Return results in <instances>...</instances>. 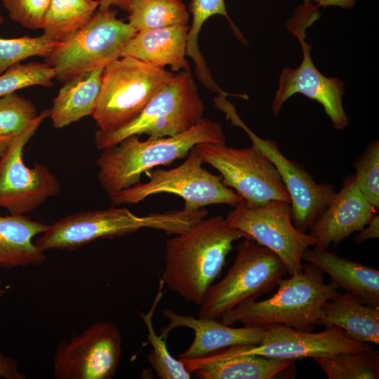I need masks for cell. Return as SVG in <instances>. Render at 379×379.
Returning a JSON list of instances; mask_svg holds the SVG:
<instances>
[{
    "mask_svg": "<svg viewBox=\"0 0 379 379\" xmlns=\"http://www.w3.org/2000/svg\"><path fill=\"white\" fill-rule=\"evenodd\" d=\"M378 211V210H377ZM376 208L366 199L354 177L347 178L340 190L310 227L314 247L328 249L352 233L360 231L371 220Z\"/></svg>",
    "mask_w": 379,
    "mask_h": 379,
    "instance_id": "obj_17",
    "label": "cell"
},
{
    "mask_svg": "<svg viewBox=\"0 0 379 379\" xmlns=\"http://www.w3.org/2000/svg\"><path fill=\"white\" fill-rule=\"evenodd\" d=\"M174 76L132 57H120L103 69L93 114L98 130L112 131L134 119Z\"/></svg>",
    "mask_w": 379,
    "mask_h": 379,
    "instance_id": "obj_6",
    "label": "cell"
},
{
    "mask_svg": "<svg viewBox=\"0 0 379 379\" xmlns=\"http://www.w3.org/2000/svg\"><path fill=\"white\" fill-rule=\"evenodd\" d=\"M195 147L203 163L216 169L223 183L240 195L248 207L275 199L291 202L275 166L255 145L238 149L225 143L206 142Z\"/></svg>",
    "mask_w": 379,
    "mask_h": 379,
    "instance_id": "obj_11",
    "label": "cell"
},
{
    "mask_svg": "<svg viewBox=\"0 0 379 379\" xmlns=\"http://www.w3.org/2000/svg\"><path fill=\"white\" fill-rule=\"evenodd\" d=\"M60 42L44 34L18 38L0 37V75L12 66L34 56L48 57Z\"/></svg>",
    "mask_w": 379,
    "mask_h": 379,
    "instance_id": "obj_31",
    "label": "cell"
},
{
    "mask_svg": "<svg viewBox=\"0 0 379 379\" xmlns=\"http://www.w3.org/2000/svg\"><path fill=\"white\" fill-rule=\"evenodd\" d=\"M12 142L0 138V157L4 154Z\"/></svg>",
    "mask_w": 379,
    "mask_h": 379,
    "instance_id": "obj_39",
    "label": "cell"
},
{
    "mask_svg": "<svg viewBox=\"0 0 379 379\" xmlns=\"http://www.w3.org/2000/svg\"><path fill=\"white\" fill-rule=\"evenodd\" d=\"M10 19L23 27L43 28L51 0H1Z\"/></svg>",
    "mask_w": 379,
    "mask_h": 379,
    "instance_id": "obj_34",
    "label": "cell"
},
{
    "mask_svg": "<svg viewBox=\"0 0 379 379\" xmlns=\"http://www.w3.org/2000/svg\"><path fill=\"white\" fill-rule=\"evenodd\" d=\"M121 354V334L110 321H97L58 345L53 372L58 379H111Z\"/></svg>",
    "mask_w": 379,
    "mask_h": 379,
    "instance_id": "obj_15",
    "label": "cell"
},
{
    "mask_svg": "<svg viewBox=\"0 0 379 379\" xmlns=\"http://www.w3.org/2000/svg\"><path fill=\"white\" fill-rule=\"evenodd\" d=\"M319 325L337 326L358 342L379 344V307L366 305L348 292H338L325 303Z\"/></svg>",
    "mask_w": 379,
    "mask_h": 379,
    "instance_id": "obj_22",
    "label": "cell"
},
{
    "mask_svg": "<svg viewBox=\"0 0 379 379\" xmlns=\"http://www.w3.org/2000/svg\"><path fill=\"white\" fill-rule=\"evenodd\" d=\"M319 6L312 2L303 3L286 22L288 30L300 41L302 59L297 68L282 70L272 109L277 116L289 98L295 93H301L320 103L333 126L340 130L349 124L343 103L344 84L335 77L323 75L318 70L311 57L312 47L305 41L306 29L320 17Z\"/></svg>",
    "mask_w": 379,
    "mask_h": 379,
    "instance_id": "obj_9",
    "label": "cell"
},
{
    "mask_svg": "<svg viewBox=\"0 0 379 379\" xmlns=\"http://www.w3.org/2000/svg\"><path fill=\"white\" fill-rule=\"evenodd\" d=\"M226 220L230 226L244 232L247 238L276 253L290 276L302 271L304 251L316 244L313 237L294 225L290 203L284 201L275 199L249 208L242 200L227 213Z\"/></svg>",
    "mask_w": 379,
    "mask_h": 379,
    "instance_id": "obj_12",
    "label": "cell"
},
{
    "mask_svg": "<svg viewBox=\"0 0 379 379\" xmlns=\"http://www.w3.org/2000/svg\"><path fill=\"white\" fill-rule=\"evenodd\" d=\"M189 11L192 14V22L187 35L186 55L193 60L198 79L205 87H208L213 84L214 80L198 45V36L204 23L213 15H221L230 22L232 28L239 39H241L242 36L230 20L225 0H190Z\"/></svg>",
    "mask_w": 379,
    "mask_h": 379,
    "instance_id": "obj_27",
    "label": "cell"
},
{
    "mask_svg": "<svg viewBox=\"0 0 379 379\" xmlns=\"http://www.w3.org/2000/svg\"><path fill=\"white\" fill-rule=\"evenodd\" d=\"M4 22V18L0 14V23H2Z\"/></svg>",
    "mask_w": 379,
    "mask_h": 379,
    "instance_id": "obj_41",
    "label": "cell"
},
{
    "mask_svg": "<svg viewBox=\"0 0 379 379\" xmlns=\"http://www.w3.org/2000/svg\"><path fill=\"white\" fill-rule=\"evenodd\" d=\"M243 239L231 268L206 291L199 305V317L220 319L244 301L273 290L288 274L276 253L251 239Z\"/></svg>",
    "mask_w": 379,
    "mask_h": 379,
    "instance_id": "obj_7",
    "label": "cell"
},
{
    "mask_svg": "<svg viewBox=\"0 0 379 379\" xmlns=\"http://www.w3.org/2000/svg\"><path fill=\"white\" fill-rule=\"evenodd\" d=\"M128 24L136 31L187 25L188 11L181 0H133Z\"/></svg>",
    "mask_w": 379,
    "mask_h": 379,
    "instance_id": "obj_26",
    "label": "cell"
},
{
    "mask_svg": "<svg viewBox=\"0 0 379 379\" xmlns=\"http://www.w3.org/2000/svg\"><path fill=\"white\" fill-rule=\"evenodd\" d=\"M318 3L319 6H327L328 5H336L344 8L352 7L354 4V0H314Z\"/></svg>",
    "mask_w": 379,
    "mask_h": 379,
    "instance_id": "obj_38",
    "label": "cell"
},
{
    "mask_svg": "<svg viewBox=\"0 0 379 379\" xmlns=\"http://www.w3.org/2000/svg\"><path fill=\"white\" fill-rule=\"evenodd\" d=\"M204 110L191 70H182L174 74L134 119L112 131L97 130L95 144L102 150L134 135L146 134L152 139L177 135L195 126Z\"/></svg>",
    "mask_w": 379,
    "mask_h": 379,
    "instance_id": "obj_5",
    "label": "cell"
},
{
    "mask_svg": "<svg viewBox=\"0 0 379 379\" xmlns=\"http://www.w3.org/2000/svg\"><path fill=\"white\" fill-rule=\"evenodd\" d=\"M162 313L169 323L161 329V338L166 339L173 329L178 327H186L194 331V340L190 347L178 356L180 359L203 358L235 345H258L262 342L267 328L248 326L235 328L218 319L195 318L177 314L169 308H164Z\"/></svg>",
    "mask_w": 379,
    "mask_h": 379,
    "instance_id": "obj_18",
    "label": "cell"
},
{
    "mask_svg": "<svg viewBox=\"0 0 379 379\" xmlns=\"http://www.w3.org/2000/svg\"><path fill=\"white\" fill-rule=\"evenodd\" d=\"M203 164L194 146L180 165L168 170L151 171L147 182L121 191L111 202L114 206L138 204L154 194L171 193L180 197L185 201L183 208L188 211L211 204L239 205L243 198L225 185L220 175L204 168Z\"/></svg>",
    "mask_w": 379,
    "mask_h": 379,
    "instance_id": "obj_10",
    "label": "cell"
},
{
    "mask_svg": "<svg viewBox=\"0 0 379 379\" xmlns=\"http://www.w3.org/2000/svg\"><path fill=\"white\" fill-rule=\"evenodd\" d=\"M204 208L171 210L138 215L125 207L84 211L66 215L51 225L34 241L43 251H73L99 239L114 238L143 228L179 234L208 215Z\"/></svg>",
    "mask_w": 379,
    "mask_h": 379,
    "instance_id": "obj_3",
    "label": "cell"
},
{
    "mask_svg": "<svg viewBox=\"0 0 379 379\" xmlns=\"http://www.w3.org/2000/svg\"><path fill=\"white\" fill-rule=\"evenodd\" d=\"M247 238L221 215L204 218L166 242L161 279L173 292L199 306L220 277L233 243Z\"/></svg>",
    "mask_w": 379,
    "mask_h": 379,
    "instance_id": "obj_1",
    "label": "cell"
},
{
    "mask_svg": "<svg viewBox=\"0 0 379 379\" xmlns=\"http://www.w3.org/2000/svg\"><path fill=\"white\" fill-rule=\"evenodd\" d=\"M1 282L0 281V301H1V298L2 295H4V293L5 292V290L1 288Z\"/></svg>",
    "mask_w": 379,
    "mask_h": 379,
    "instance_id": "obj_40",
    "label": "cell"
},
{
    "mask_svg": "<svg viewBox=\"0 0 379 379\" xmlns=\"http://www.w3.org/2000/svg\"><path fill=\"white\" fill-rule=\"evenodd\" d=\"M100 10L109 9L116 7L124 11L128 12L133 0H98Z\"/></svg>",
    "mask_w": 379,
    "mask_h": 379,
    "instance_id": "obj_37",
    "label": "cell"
},
{
    "mask_svg": "<svg viewBox=\"0 0 379 379\" xmlns=\"http://www.w3.org/2000/svg\"><path fill=\"white\" fill-rule=\"evenodd\" d=\"M38 115L34 103L15 92L0 96V138L12 142Z\"/></svg>",
    "mask_w": 379,
    "mask_h": 379,
    "instance_id": "obj_30",
    "label": "cell"
},
{
    "mask_svg": "<svg viewBox=\"0 0 379 379\" xmlns=\"http://www.w3.org/2000/svg\"><path fill=\"white\" fill-rule=\"evenodd\" d=\"M235 353L260 355L295 361L305 358L331 357L346 352H356L373 348L370 343L356 341L337 326L312 333L284 325L267 326L258 345L229 347Z\"/></svg>",
    "mask_w": 379,
    "mask_h": 379,
    "instance_id": "obj_16",
    "label": "cell"
},
{
    "mask_svg": "<svg viewBox=\"0 0 379 379\" xmlns=\"http://www.w3.org/2000/svg\"><path fill=\"white\" fill-rule=\"evenodd\" d=\"M103 69L81 74L64 83L50 109L53 128H62L93 116L100 95Z\"/></svg>",
    "mask_w": 379,
    "mask_h": 379,
    "instance_id": "obj_24",
    "label": "cell"
},
{
    "mask_svg": "<svg viewBox=\"0 0 379 379\" xmlns=\"http://www.w3.org/2000/svg\"><path fill=\"white\" fill-rule=\"evenodd\" d=\"M378 237L379 216L375 213L370 222L355 237L354 241L357 245H360L368 239L378 238Z\"/></svg>",
    "mask_w": 379,
    "mask_h": 379,
    "instance_id": "obj_36",
    "label": "cell"
},
{
    "mask_svg": "<svg viewBox=\"0 0 379 379\" xmlns=\"http://www.w3.org/2000/svg\"><path fill=\"white\" fill-rule=\"evenodd\" d=\"M137 32L117 18L112 8L98 9L90 20L53 50L46 62L55 79L65 83L81 74L105 68L121 57L126 43Z\"/></svg>",
    "mask_w": 379,
    "mask_h": 379,
    "instance_id": "obj_8",
    "label": "cell"
},
{
    "mask_svg": "<svg viewBox=\"0 0 379 379\" xmlns=\"http://www.w3.org/2000/svg\"><path fill=\"white\" fill-rule=\"evenodd\" d=\"M355 182L366 199L379 208V142H372L354 161Z\"/></svg>",
    "mask_w": 379,
    "mask_h": 379,
    "instance_id": "obj_33",
    "label": "cell"
},
{
    "mask_svg": "<svg viewBox=\"0 0 379 379\" xmlns=\"http://www.w3.org/2000/svg\"><path fill=\"white\" fill-rule=\"evenodd\" d=\"M49 115L50 109L41 112L0 157V208L11 215L30 213L60 192V184L48 166L35 163L29 167L23 161L27 143Z\"/></svg>",
    "mask_w": 379,
    "mask_h": 379,
    "instance_id": "obj_13",
    "label": "cell"
},
{
    "mask_svg": "<svg viewBox=\"0 0 379 379\" xmlns=\"http://www.w3.org/2000/svg\"><path fill=\"white\" fill-rule=\"evenodd\" d=\"M98 8V0H51L43 34L61 42L84 26Z\"/></svg>",
    "mask_w": 379,
    "mask_h": 379,
    "instance_id": "obj_25",
    "label": "cell"
},
{
    "mask_svg": "<svg viewBox=\"0 0 379 379\" xmlns=\"http://www.w3.org/2000/svg\"><path fill=\"white\" fill-rule=\"evenodd\" d=\"M221 125L203 117L190 130L177 135L142 141L131 135L103 149L95 161L98 180L110 199L140 182L150 169L186 157L199 143H225Z\"/></svg>",
    "mask_w": 379,
    "mask_h": 379,
    "instance_id": "obj_2",
    "label": "cell"
},
{
    "mask_svg": "<svg viewBox=\"0 0 379 379\" xmlns=\"http://www.w3.org/2000/svg\"><path fill=\"white\" fill-rule=\"evenodd\" d=\"M0 378L4 379H25L26 377L18 370L17 361L0 352Z\"/></svg>",
    "mask_w": 379,
    "mask_h": 379,
    "instance_id": "obj_35",
    "label": "cell"
},
{
    "mask_svg": "<svg viewBox=\"0 0 379 379\" xmlns=\"http://www.w3.org/2000/svg\"><path fill=\"white\" fill-rule=\"evenodd\" d=\"M188 25H173L137 32L123 48L121 57H132L172 72L191 70L185 58Z\"/></svg>",
    "mask_w": 379,
    "mask_h": 379,
    "instance_id": "obj_20",
    "label": "cell"
},
{
    "mask_svg": "<svg viewBox=\"0 0 379 379\" xmlns=\"http://www.w3.org/2000/svg\"><path fill=\"white\" fill-rule=\"evenodd\" d=\"M164 284L161 279L159 291L149 311L145 314L140 313V316L145 324L147 331V340L152 347V350L147 355V359L157 373L162 379H189L191 373L185 366L180 359H176L169 353L164 338L157 335L154 331L152 317L158 302L162 297V288Z\"/></svg>",
    "mask_w": 379,
    "mask_h": 379,
    "instance_id": "obj_29",
    "label": "cell"
},
{
    "mask_svg": "<svg viewBox=\"0 0 379 379\" xmlns=\"http://www.w3.org/2000/svg\"><path fill=\"white\" fill-rule=\"evenodd\" d=\"M304 3H311L312 0H303Z\"/></svg>",
    "mask_w": 379,
    "mask_h": 379,
    "instance_id": "obj_42",
    "label": "cell"
},
{
    "mask_svg": "<svg viewBox=\"0 0 379 379\" xmlns=\"http://www.w3.org/2000/svg\"><path fill=\"white\" fill-rule=\"evenodd\" d=\"M302 259L328 274L338 288L350 293L366 305L379 307L378 269L316 247L305 249Z\"/></svg>",
    "mask_w": 379,
    "mask_h": 379,
    "instance_id": "obj_21",
    "label": "cell"
},
{
    "mask_svg": "<svg viewBox=\"0 0 379 379\" xmlns=\"http://www.w3.org/2000/svg\"><path fill=\"white\" fill-rule=\"evenodd\" d=\"M214 102L215 106L226 114L232 124L242 128L252 144L274 164L290 197L293 222L298 230L305 232L334 197L336 192L333 185L317 183L298 162L287 159L275 141L262 139L254 133L240 119L234 106L225 96L219 95Z\"/></svg>",
    "mask_w": 379,
    "mask_h": 379,
    "instance_id": "obj_14",
    "label": "cell"
},
{
    "mask_svg": "<svg viewBox=\"0 0 379 379\" xmlns=\"http://www.w3.org/2000/svg\"><path fill=\"white\" fill-rule=\"evenodd\" d=\"M314 360L328 379L379 378V352L373 347Z\"/></svg>",
    "mask_w": 379,
    "mask_h": 379,
    "instance_id": "obj_28",
    "label": "cell"
},
{
    "mask_svg": "<svg viewBox=\"0 0 379 379\" xmlns=\"http://www.w3.org/2000/svg\"><path fill=\"white\" fill-rule=\"evenodd\" d=\"M56 72L46 62L18 63L0 75V96L34 86L51 87Z\"/></svg>",
    "mask_w": 379,
    "mask_h": 379,
    "instance_id": "obj_32",
    "label": "cell"
},
{
    "mask_svg": "<svg viewBox=\"0 0 379 379\" xmlns=\"http://www.w3.org/2000/svg\"><path fill=\"white\" fill-rule=\"evenodd\" d=\"M48 226L25 215H0V267L43 264L46 255L33 239L44 232Z\"/></svg>",
    "mask_w": 379,
    "mask_h": 379,
    "instance_id": "obj_23",
    "label": "cell"
},
{
    "mask_svg": "<svg viewBox=\"0 0 379 379\" xmlns=\"http://www.w3.org/2000/svg\"><path fill=\"white\" fill-rule=\"evenodd\" d=\"M180 360L190 373H194L200 379H272L294 362L293 360L235 353L229 347L203 358Z\"/></svg>",
    "mask_w": 379,
    "mask_h": 379,
    "instance_id": "obj_19",
    "label": "cell"
},
{
    "mask_svg": "<svg viewBox=\"0 0 379 379\" xmlns=\"http://www.w3.org/2000/svg\"><path fill=\"white\" fill-rule=\"evenodd\" d=\"M277 292L270 298L248 299L220 317L229 326L240 323L248 326L284 325L300 331H312L319 324L323 307L338 292L331 281L314 265H303L302 271L281 279Z\"/></svg>",
    "mask_w": 379,
    "mask_h": 379,
    "instance_id": "obj_4",
    "label": "cell"
}]
</instances>
